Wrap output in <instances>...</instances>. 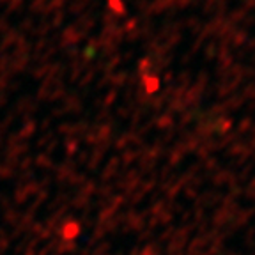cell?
<instances>
[{"label": "cell", "instance_id": "cell-1", "mask_svg": "<svg viewBox=\"0 0 255 255\" xmlns=\"http://www.w3.org/2000/svg\"><path fill=\"white\" fill-rule=\"evenodd\" d=\"M158 89V80H149V90Z\"/></svg>", "mask_w": 255, "mask_h": 255}]
</instances>
